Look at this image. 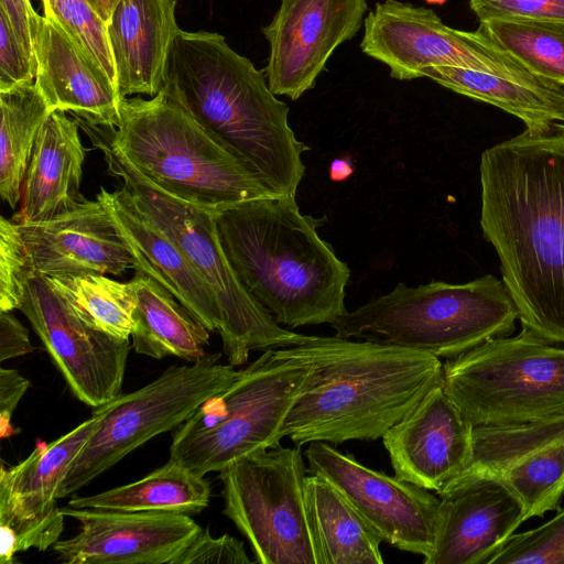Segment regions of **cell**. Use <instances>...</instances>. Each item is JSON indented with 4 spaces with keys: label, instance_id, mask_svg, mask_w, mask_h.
Listing matches in <instances>:
<instances>
[{
    "label": "cell",
    "instance_id": "obj_8",
    "mask_svg": "<svg viewBox=\"0 0 564 564\" xmlns=\"http://www.w3.org/2000/svg\"><path fill=\"white\" fill-rule=\"evenodd\" d=\"M98 144L108 172L122 180L135 205L178 246L215 295L224 318L223 352L229 365L246 364L251 350L288 348L311 337L279 325L242 288L221 247L215 213L167 194L109 145Z\"/></svg>",
    "mask_w": 564,
    "mask_h": 564
},
{
    "label": "cell",
    "instance_id": "obj_17",
    "mask_svg": "<svg viewBox=\"0 0 564 564\" xmlns=\"http://www.w3.org/2000/svg\"><path fill=\"white\" fill-rule=\"evenodd\" d=\"M78 532L52 545L66 564H176L200 531L192 516L62 507Z\"/></svg>",
    "mask_w": 564,
    "mask_h": 564
},
{
    "label": "cell",
    "instance_id": "obj_12",
    "mask_svg": "<svg viewBox=\"0 0 564 564\" xmlns=\"http://www.w3.org/2000/svg\"><path fill=\"white\" fill-rule=\"evenodd\" d=\"M361 51L386 64L398 80L422 77L430 66H451L494 75L530 73L479 29H453L431 9L398 0L378 2L364 20Z\"/></svg>",
    "mask_w": 564,
    "mask_h": 564
},
{
    "label": "cell",
    "instance_id": "obj_29",
    "mask_svg": "<svg viewBox=\"0 0 564 564\" xmlns=\"http://www.w3.org/2000/svg\"><path fill=\"white\" fill-rule=\"evenodd\" d=\"M210 498L204 476L169 459L143 478L91 496L73 497L67 506L123 512H170L194 516L203 512Z\"/></svg>",
    "mask_w": 564,
    "mask_h": 564
},
{
    "label": "cell",
    "instance_id": "obj_36",
    "mask_svg": "<svg viewBox=\"0 0 564 564\" xmlns=\"http://www.w3.org/2000/svg\"><path fill=\"white\" fill-rule=\"evenodd\" d=\"M251 564L242 541L229 535L214 538L208 528L198 534L176 561V564Z\"/></svg>",
    "mask_w": 564,
    "mask_h": 564
},
{
    "label": "cell",
    "instance_id": "obj_6",
    "mask_svg": "<svg viewBox=\"0 0 564 564\" xmlns=\"http://www.w3.org/2000/svg\"><path fill=\"white\" fill-rule=\"evenodd\" d=\"M518 308L503 281L487 274L463 284L398 283L389 293L346 312L330 326L343 338H376L452 359L510 336Z\"/></svg>",
    "mask_w": 564,
    "mask_h": 564
},
{
    "label": "cell",
    "instance_id": "obj_19",
    "mask_svg": "<svg viewBox=\"0 0 564 564\" xmlns=\"http://www.w3.org/2000/svg\"><path fill=\"white\" fill-rule=\"evenodd\" d=\"M473 427L441 383L381 438L395 477L437 492L469 463Z\"/></svg>",
    "mask_w": 564,
    "mask_h": 564
},
{
    "label": "cell",
    "instance_id": "obj_14",
    "mask_svg": "<svg viewBox=\"0 0 564 564\" xmlns=\"http://www.w3.org/2000/svg\"><path fill=\"white\" fill-rule=\"evenodd\" d=\"M19 310L76 399L96 409L122 394L129 339L86 324L45 275L31 276Z\"/></svg>",
    "mask_w": 564,
    "mask_h": 564
},
{
    "label": "cell",
    "instance_id": "obj_24",
    "mask_svg": "<svg viewBox=\"0 0 564 564\" xmlns=\"http://www.w3.org/2000/svg\"><path fill=\"white\" fill-rule=\"evenodd\" d=\"M175 0H119L107 35L122 98L158 95L164 83L170 47L181 30Z\"/></svg>",
    "mask_w": 564,
    "mask_h": 564
},
{
    "label": "cell",
    "instance_id": "obj_2",
    "mask_svg": "<svg viewBox=\"0 0 564 564\" xmlns=\"http://www.w3.org/2000/svg\"><path fill=\"white\" fill-rule=\"evenodd\" d=\"M275 351L310 368L282 430L283 437L300 447L381 438L443 383L440 358L376 338L311 335Z\"/></svg>",
    "mask_w": 564,
    "mask_h": 564
},
{
    "label": "cell",
    "instance_id": "obj_23",
    "mask_svg": "<svg viewBox=\"0 0 564 564\" xmlns=\"http://www.w3.org/2000/svg\"><path fill=\"white\" fill-rule=\"evenodd\" d=\"M97 199L107 208L128 247L134 271L162 284L209 332L220 336L224 318L215 295L178 246L135 205L123 187L115 192L101 187Z\"/></svg>",
    "mask_w": 564,
    "mask_h": 564
},
{
    "label": "cell",
    "instance_id": "obj_40",
    "mask_svg": "<svg viewBox=\"0 0 564 564\" xmlns=\"http://www.w3.org/2000/svg\"><path fill=\"white\" fill-rule=\"evenodd\" d=\"M32 351L29 330L12 311H0V361L21 357Z\"/></svg>",
    "mask_w": 564,
    "mask_h": 564
},
{
    "label": "cell",
    "instance_id": "obj_4",
    "mask_svg": "<svg viewBox=\"0 0 564 564\" xmlns=\"http://www.w3.org/2000/svg\"><path fill=\"white\" fill-rule=\"evenodd\" d=\"M238 281L281 326L333 324L344 315L348 265L319 237L326 217L302 215L295 197L273 195L215 213Z\"/></svg>",
    "mask_w": 564,
    "mask_h": 564
},
{
    "label": "cell",
    "instance_id": "obj_42",
    "mask_svg": "<svg viewBox=\"0 0 564 564\" xmlns=\"http://www.w3.org/2000/svg\"><path fill=\"white\" fill-rule=\"evenodd\" d=\"M352 163L348 158L335 159L329 165L332 181L341 182L352 174Z\"/></svg>",
    "mask_w": 564,
    "mask_h": 564
},
{
    "label": "cell",
    "instance_id": "obj_1",
    "mask_svg": "<svg viewBox=\"0 0 564 564\" xmlns=\"http://www.w3.org/2000/svg\"><path fill=\"white\" fill-rule=\"evenodd\" d=\"M480 227L521 326L564 345V123L481 154Z\"/></svg>",
    "mask_w": 564,
    "mask_h": 564
},
{
    "label": "cell",
    "instance_id": "obj_13",
    "mask_svg": "<svg viewBox=\"0 0 564 564\" xmlns=\"http://www.w3.org/2000/svg\"><path fill=\"white\" fill-rule=\"evenodd\" d=\"M479 479L506 487L521 502L525 520L557 511L564 496V414L474 426L469 463L440 491Z\"/></svg>",
    "mask_w": 564,
    "mask_h": 564
},
{
    "label": "cell",
    "instance_id": "obj_21",
    "mask_svg": "<svg viewBox=\"0 0 564 564\" xmlns=\"http://www.w3.org/2000/svg\"><path fill=\"white\" fill-rule=\"evenodd\" d=\"M17 225L35 274L121 275L133 268L128 247L98 199L86 200L50 220Z\"/></svg>",
    "mask_w": 564,
    "mask_h": 564
},
{
    "label": "cell",
    "instance_id": "obj_41",
    "mask_svg": "<svg viewBox=\"0 0 564 564\" xmlns=\"http://www.w3.org/2000/svg\"><path fill=\"white\" fill-rule=\"evenodd\" d=\"M0 13L6 17L17 37L34 59L32 31L37 12L30 0H0Z\"/></svg>",
    "mask_w": 564,
    "mask_h": 564
},
{
    "label": "cell",
    "instance_id": "obj_16",
    "mask_svg": "<svg viewBox=\"0 0 564 564\" xmlns=\"http://www.w3.org/2000/svg\"><path fill=\"white\" fill-rule=\"evenodd\" d=\"M367 10V0H281L262 28L271 91L296 100L312 89L336 47L360 30Z\"/></svg>",
    "mask_w": 564,
    "mask_h": 564
},
{
    "label": "cell",
    "instance_id": "obj_5",
    "mask_svg": "<svg viewBox=\"0 0 564 564\" xmlns=\"http://www.w3.org/2000/svg\"><path fill=\"white\" fill-rule=\"evenodd\" d=\"M119 112L108 145L167 194L213 213L280 195L163 93L122 98Z\"/></svg>",
    "mask_w": 564,
    "mask_h": 564
},
{
    "label": "cell",
    "instance_id": "obj_32",
    "mask_svg": "<svg viewBox=\"0 0 564 564\" xmlns=\"http://www.w3.org/2000/svg\"><path fill=\"white\" fill-rule=\"evenodd\" d=\"M478 29L528 72L564 88V21L488 19Z\"/></svg>",
    "mask_w": 564,
    "mask_h": 564
},
{
    "label": "cell",
    "instance_id": "obj_10",
    "mask_svg": "<svg viewBox=\"0 0 564 564\" xmlns=\"http://www.w3.org/2000/svg\"><path fill=\"white\" fill-rule=\"evenodd\" d=\"M221 354L171 366L142 388L93 409L96 426L70 464L57 498L74 495L127 455L162 433L176 430L209 398L239 376Z\"/></svg>",
    "mask_w": 564,
    "mask_h": 564
},
{
    "label": "cell",
    "instance_id": "obj_38",
    "mask_svg": "<svg viewBox=\"0 0 564 564\" xmlns=\"http://www.w3.org/2000/svg\"><path fill=\"white\" fill-rule=\"evenodd\" d=\"M479 21L527 18L564 21V0H468Z\"/></svg>",
    "mask_w": 564,
    "mask_h": 564
},
{
    "label": "cell",
    "instance_id": "obj_44",
    "mask_svg": "<svg viewBox=\"0 0 564 564\" xmlns=\"http://www.w3.org/2000/svg\"><path fill=\"white\" fill-rule=\"evenodd\" d=\"M425 2H427L429 4H438V6H442L444 4L447 0H424Z\"/></svg>",
    "mask_w": 564,
    "mask_h": 564
},
{
    "label": "cell",
    "instance_id": "obj_33",
    "mask_svg": "<svg viewBox=\"0 0 564 564\" xmlns=\"http://www.w3.org/2000/svg\"><path fill=\"white\" fill-rule=\"evenodd\" d=\"M44 14L55 18L101 65L116 84L107 24L87 0H40ZM117 85V84H116Z\"/></svg>",
    "mask_w": 564,
    "mask_h": 564
},
{
    "label": "cell",
    "instance_id": "obj_18",
    "mask_svg": "<svg viewBox=\"0 0 564 564\" xmlns=\"http://www.w3.org/2000/svg\"><path fill=\"white\" fill-rule=\"evenodd\" d=\"M97 423L91 416L51 443L37 440L19 464L0 469V525L17 539L18 551H45L59 540L65 516L57 490Z\"/></svg>",
    "mask_w": 564,
    "mask_h": 564
},
{
    "label": "cell",
    "instance_id": "obj_26",
    "mask_svg": "<svg viewBox=\"0 0 564 564\" xmlns=\"http://www.w3.org/2000/svg\"><path fill=\"white\" fill-rule=\"evenodd\" d=\"M422 77L519 118L525 130L532 133L545 132L554 122L564 121V88L531 73L502 76L451 66H430L422 70Z\"/></svg>",
    "mask_w": 564,
    "mask_h": 564
},
{
    "label": "cell",
    "instance_id": "obj_27",
    "mask_svg": "<svg viewBox=\"0 0 564 564\" xmlns=\"http://www.w3.org/2000/svg\"><path fill=\"white\" fill-rule=\"evenodd\" d=\"M137 300L132 348L154 359L173 356L194 362L207 354L209 330L162 284L134 271L130 281Z\"/></svg>",
    "mask_w": 564,
    "mask_h": 564
},
{
    "label": "cell",
    "instance_id": "obj_43",
    "mask_svg": "<svg viewBox=\"0 0 564 564\" xmlns=\"http://www.w3.org/2000/svg\"><path fill=\"white\" fill-rule=\"evenodd\" d=\"M100 19L107 24L119 0H87Z\"/></svg>",
    "mask_w": 564,
    "mask_h": 564
},
{
    "label": "cell",
    "instance_id": "obj_7",
    "mask_svg": "<svg viewBox=\"0 0 564 564\" xmlns=\"http://www.w3.org/2000/svg\"><path fill=\"white\" fill-rule=\"evenodd\" d=\"M308 370L301 359L263 351L175 430L170 458L205 476L278 447Z\"/></svg>",
    "mask_w": 564,
    "mask_h": 564
},
{
    "label": "cell",
    "instance_id": "obj_20",
    "mask_svg": "<svg viewBox=\"0 0 564 564\" xmlns=\"http://www.w3.org/2000/svg\"><path fill=\"white\" fill-rule=\"evenodd\" d=\"M35 79L52 111L113 129L122 99L101 65L53 17L37 13L32 31Z\"/></svg>",
    "mask_w": 564,
    "mask_h": 564
},
{
    "label": "cell",
    "instance_id": "obj_34",
    "mask_svg": "<svg viewBox=\"0 0 564 564\" xmlns=\"http://www.w3.org/2000/svg\"><path fill=\"white\" fill-rule=\"evenodd\" d=\"M564 564V509L542 525L512 534L488 564Z\"/></svg>",
    "mask_w": 564,
    "mask_h": 564
},
{
    "label": "cell",
    "instance_id": "obj_9",
    "mask_svg": "<svg viewBox=\"0 0 564 564\" xmlns=\"http://www.w3.org/2000/svg\"><path fill=\"white\" fill-rule=\"evenodd\" d=\"M443 388L473 426L564 414V345L522 326L446 359Z\"/></svg>",
    "mask_w": 564,
    "mask_h": 564
},
{
    "label": "cell",
    "instance_id": "obj_37",
    "mask_svg": "<svg viewBox=\"0 0 564 564\" xmlns=\"http://www.w3.org/2000/svg\"><path fill=\"white\" fill-rule=\"evenodd\" d=\"M35 79L34 59L0 13V91L32 84Z\"/></svg>",
    "mask_w": 564,
    "mask_h": 564
},
{
    "label": "cell",
    "instance_id": "obj_15",
    "mask_svg": "<svg viewBox=\"0 0 564 564\" xmlns=\"http://www.w3.org/2000/svg\"><path fill=\"white\" fill-rule=\"evenodd\" d=\"M304 456L307 473L338 489L382 541L423 560L431 554L440 519L438 495L371 469L325 442L310 443Z\"/></svg>",
    "mask_w": 564,
    "mask_h": 564
},
{
    "label": "cell",
    "instance_id": "obj_22",
    "mask_svg": "<svg viewBox=\"0 0 564 564\" xmlns=\"http://www.w3.org/2000/svg\"><path fill=\"white\" fill-rule=\"evenodd\" d=\"M437 495L440 519L424 564H488L525 521L521 502L495 480H473Z\"/></svg>",
    "mask_w": 564,
    "mask_h": 564
},
{
    "label": "cell",
    "instance_id": "obj_39",
    "mask_svg": "<svg viewBox=\"0 0 564 564\" xmlns=\"http://www.w3.org/2000/svg\"><path fill=\"white\" fill-rule=\"evenodd\" d=\"M30 388V381L14 369H0V437L15 435L18 430L12 426V415L21 399Z\"/></svg>",
    "mask_w": 564,
    "mask_h": 564
},
{
    "label": "cell",
    "instance_id": "obj_28",
    "mask_svg": "<svg viewBox=\"0 0 564 564\" xmlns=\"http://www.w3.org/2000/svg\"><path fill=\"white\" fill-rule=\"evenodd\" d=\"M308 521L319 564H382V539L324 478L306 477Z\"/></svg>",
    "mask_w": 564,
    "mask_h": 564
},
{
    "label": "cell",
    "instance_id": "obj_3",
    "mask_svg": "<svg viewBox=\"0 0 564 564\" xmlns=\"http://www.w3.org/2000/svg\"><path fill=\"white\" fill-rule=\"evenodd\" d=\"M239 156L272 192L296 196L303 152L289 107L265 75L215 32L180 30L170 47L161 89Z\"/></svg>",
    "mask_w": 564,
    "mask_h": 564
},
{
    "label": "cell",
    "instance_id": "obj_35",
    "mask_svg": "<svg viewBox=\"0 0 564 564\" xmlns=\"http://www.w3.org/2000/svg\"><path fill=\"white\" fill-rule=\"evenodd\" d=\"M34 274L17 223L0 218V311L19 310Z\"/></svg>",
    "mask_w": 564,
    "mask_h": 564
},
{
    "label": "cell",
    "instance_id": "obj_25",
    "mask_svg": "<svg viewBox=\"0 0 564 564\" xmlns=\"http://www.w3.org/2000/svg\"><path fill=\"white\" fill-rule=\"evenodd\" d=\"M86 152L78 123L64 111L51 112L37 134L12 220L45 221L85 203L80 185Z\"/></svg>",
    "mask_w": 564,
    "mask_h": 564
},
{
    "label": "cell",
    "instance_id": "obj_11",
    "mask_svg": "<svg viewBox=\"0 0 564 564\" xmlns=\"http://www.w3.org/2000/svg\"><path fill=\"white\" fill-rule=\"evenodd\" d=\"M300 446L264 449L219 473L224 514L260 564H319L306 506Z\"/></svg>",
    "mask_w": 564,
    "mask_h": 564
},
{
    "label": "cell",
    "instance_id": "obj_31",
    "mask_svg": "<svg viewBox=\"0 0 564 564\" xmlns=\"http://www.w3.org/2000/svg\"><path fill=\"white\" fill-rule=\"evenodd\" d=\"M47 278L90 327L118 339L131 337L137 300L130 282L122 283L100 273Z\"/></svg>",
    "mask_w": 564,
    "mask_h": 564
},
{
    "label": "cell",
    "instance_id": "obj_30",
    "mask_svg": "<svg viewBox=\"0 0 564 564\" xmlns=\"http://www.w3.org/2000/svg\"><path fill=\"white\" fill-rule=\"evenodd\" d=\"M0 194L15 208L37 134L50 116L35 83L0 91Z\"/></svg>",
    "mask_w": 564,
    "mask_h": 564
}]
</instances>
